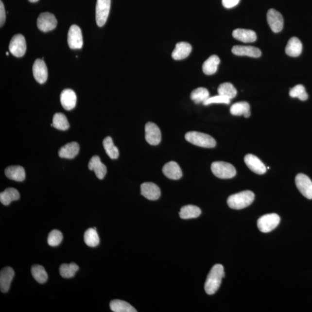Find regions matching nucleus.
Masks as SVG:
<instances>
[{"instance_id":"f257e3e1","label":"nucleus","mask_w":312,"mask_h":312,"mask_svg":"<svg viewBox=\"0 0 312 312\" xmlns=\"http://www.w3.org/2000/svg\"><path fill=\"white\" fill-rule=\"evenodd\" d=\"M225 276L224 267L222 265L216 264L213 266L208 274L205 283V290L208 295H213L218 291L223 277Z\"/></svg>"},{"instance_id":"f03ea898","label":"nucleus","mask_w":312,"mask_h":312,"mask_svg":"<svg viewBox=\"0 0 312 312\" xmlns=\"http://www.w3.org/2000/svg\"><path fill=\"white\" fill-rule=\"evenodd\" d=\"M255 200V194L249 191H243L230 195L227 204L231 209L240 210L249 207Z\"/></svg>"},{"instance_id":"7ed1b4c3","label":"nucleus","mask_w":312,"mask_h":312,"mask_svg":"<svg viewBox=\"0 0 312 312\" xmlns=\"http://www.w3.org/2000/svg\"><path fill=\"white\" fill-rule=\"evenodd\" d=\"M185 139L194 145L206 148H213L216 142L213 137L203 133L191 131L186 134Z\"/></svg>"},{"instance_id":"20e7f679","label":"nucleus","mask_w":312,"mask_h":312,"mask_svg":"<svg viewBox=\"0 0 312 312\" xmlns=\"http://www.w3.org/2000/svg\"><path fill=\"white\" fill-rule=\"evenodd\" d=\"M214 175L220 179H231L236 175L237 171L232 164L224 161H215L211 165Z\"/></svg>"},{"instance_id":"39448f33","label":"nucleus","mask_w":312,"mask_h":312,"mask_svg":"<svg viewBox=\"0 0 312 312\" xmlns=\"http://www.w3.org/2000/svg\"><path fill=\"white\" fill-rule=\"evenodd\" d=\"M280 222V216L277 214H267L259 219L258 227L260 231L264 233H268L276 228Z\"/></svg>"},{"instance_id":"423d86ee","label":"nucleus","mask_w":312,"mask_h":312,"mask_svg":"<svg viewBox=\"0 0 312 312\" xmlns=\"http://www.w3.org/2000/svg\"><path fill=\"white\" fill-rule=\"evenodd\" d=\"M111 0H97L96 19L97 25L103 27L106 22L111 8Z\"/></svg>"},{"instance_id":"0eeeda50","label":"nucleus","mask_w":312,"mask_h":312,"mask_svg":"<svg viewBox=\"0 0 312 312\" xmlns=\"http://www.w3.org/2000/svg\"><path fill=\"white\" fill-rule=\"evenodd\" d=\"M26 42L23 35H16L12 38L9 45V50L17 57H23L26 51Z\"/></svg>"},{"instance_id":"6e6552de","label":"nucleus","mask_w":312,"mask_h":312,"mask_svg":"<svg viewBox=\"0 0 312 312\" xmlns=\"http://www.w3.org/2000/svg\"><path fill=\"white\" fill-rule=\"evenodd\" d=\"M57 20L54 15L50 12H43L39 15L37 26L41 32L47 33L56 28Z\"/></svg>"},{"instance_id":"1a4fd4ad","label":"nucleus","mask_w":312,"mask_h":312,"mask_svg":"<svg viewBox=\"0 0 312 312\" xmlns=\"http://www.w3.org/2000/svg\"><path fill=\"white\" fill-rule=\"evenodd\" d=\"M296 188L304 196L309 200L312 199V181L308 176L298 173L295 177Z\"/></svg>"},{"instance_id":"9d476101","label":"nucleus","mask_w":312,"mask_h":312,"mask_svg":"<svg viewBox=\"0 0 312 312\" xmlns=\"http://www.w3.org/2000/svg\"><path fill=\"white\" fill-rule=\"evenodd\" d=\"M68 44L72 50H79L83 46V37L80 27L73 24L69 29L68 33Z\"/></svg>"},{"instance_id":"9b49d317","label":"nucleus","mask_w":312,"mask_h":312,"mask_svg":"<svg viewBox=\"0 0 312 312\" xmlns=\"http://www.w3.org/2000/svg\"><path fill=\"white\" fill-rule=\"evenodd\" d=\"M145 139L150 145L156 146L160 143L161 134L160 128L157 125L152 122H148L145 125Z\"/></svg>"},{"instance_id":"f8f14e48","label":"nucleus","mask_w":312,"mask_h":312,"mask_svg":"<svg viewBox=\"0 0 312 312\" xmlns=\"http://www.w3.org/2000/svg\"><path fill=\"white\" fill-rule=\"evenodd\" d=\"M267 21L272 31L279 33L283 28L284 20L282 15L274 9H270L267 12Z\"/></svg>"},{"instance_id":"ddd939ff","label":"nucleus","mask_w":312,"mask_h":312,"mask_svg":"<svg viewBox=\"0 0 312 312\" xmlns=\"http://www.w3.org/2000/svg\"><path fill=\"white\" fill-rule=\"evenodd\" d=\"M34 77L39 84H43L48 79V69L44 60L36 59L33 66Z\"/></svg>"},{"instance_id":"4468645a","label":"nucleus","mask_w":312,"mask_h":312,"mask_svg":"<svg viewBox=\"0 0 312 312\" xmlns=\"http://www.w3.org/2000/svg\"><path fill=\"white\" fill-rule=\"evenodd\" d=\"M244 161L251 171L259 175H262L267 171V168L265 165L255 155L251 154L246 155Z\"/></svg>"},{"instance_id":"2eb2a0df","label":"nucleus","mask_w":312,"mask_h":312,"mask_svg":"<svg viewBox=\"0 0 312 312\" xmlns=\"http://www.w3.org/2000/svg\"><path fill=\"white\" fill-rule=\"evenodd\" d=\"M140 192L148 200L155 201L160 197L161 191L157 185L152 182L143 183L140 186Z\"/></svg>"},{"instance_id":"dca6fc26","label":"nucleus","mask_w":312,"mask_h":312,"mask_svg":"<svg viewBox=\"0 0 312 312\" xmlns=\"http://www.w3.org/2000/svg\"><path fill=\"white\" fill-rule=\"evenodd\" d=\"M232 52L235 55L240 56H249L258 58L261 56V52L260 49L252 46H234L232 48Z\"/></svg>"},{"instance_id":"f3484780","label":"nucleus","mask_w":312,"mask_h":312,"mask_svg":"<svg viewBox=\"0 0 312 312\" xmlns=\"http://www.w3.org/2000/svg\"><path fill=\"white\" fill-rule=\"evenodd\" d=\"M77 101L75 91L67 88L60 94V102L64 109L70 111L75 108Z\"/></svg>"},{"instance_id":"a211bd4d","label":"nucleus","mask_w":312,"mask_h":312,"mask_svg":"<svg viewBox=\"0 0 312 312\" xmlns=\"http://www.w3.org/2000/svg\"><path fill=\"white\" fill-rule=\"evenodd\" d=\"M15 272L10 267H5L0 272V289L2 293H7L10 288Z\"/></svg>"},{"instance_id":"6ab92c4d","label":"nucleus","mask_w":312,"mask_h":312,"mask_svg":"<svg viewBox=\"0 0 312 312\" xmlns=\"http://www.w3.org/2000/svg\"><path fill=\"white\" fill-rule=\"evenodd\" d=\"M88 169L94 171L99 179H103L105 177L107 172L106 167L101 161L99 156H93L88 164Z\"/></svg>"},{"instance_id":"aec40b11","label":"nucleus","mask_w":312,"mask_h":312,"mask_svg":"<svg viewBox=\"0 0 312 312\" xmlns=\"http://www.w3.org/2000/svg\"><path fill=\"white\" fill-rule=\"evenodd\" d=\"M192 51L191 44L186 42L177 43L172 53L173 59L175 60H181L189 56Z\"/></svg>"},{"instance_id":"412c9836","label":"nucleus","mask_w":312,"mask_h":312,"mask_svg":"<svg viewBox=\"0 0 312 312\" xmlns=\"http://www.w3.org/2000/svg\"><path fill=\"white\" fill-rule=\"evenodd\" d=\"M163 173L168 178L173 180H178L183 175L181 168L175 161H170L164 165Z\"/></svg>"},{"instance_id":"4be33fe9","label":"nucleus","mask_w":312,"mask_h":312,"mask_svg":"<svg viewBox=\"0 0 312 312\" xmlns=\"http://www.w3.org/2000/svg\"><path fill=\"white\" fill-rule=\"evenodd\" d=\"M79 150L80 146L77 142H69L59 149V155L61 158L72 159L78 155Z\"/></svg>"},{"instance_id":"5701e85b","label":"nucleus","mask_w":312,"mask_h":312,"mask_svg":"<svg viewBox=\"0 0 312 312\" xmlns=\"http://www.w3.org/2000/svg\"><path fill=\"white\" fill-rule=\"evenodd\" d=\"M232 36L235 39L244 43H252L257 39L256 33L251 30L238 29L232 32Z\"/></svg>"},{"instance_id":"b1692460","label":"nucleus","mask_w":312,"mask_h":312,"mask_svg":"<svg viewBox=\"0 0 312 312\" xmlns=\"http://www.w3.org/2000/svg\"><path fill=\"white\" fill-rule=\"evenodd\" d=\"M5 174L8 178L17 182H22L26 177L25 171L19 166H12L5 170Z\"/></svg>"},{"instance_id":"393cba45","label":"nucleus","mask_w":312,"mask_h":312,"mask_svg":"<svg viewBox=\"0 0 312 312\" xmlns=\"http://www.w3.org/2000/svg\"><path fill=\"white\" fill-rule=\"evenodd\" d=\"M302 44L298 38L292 37L289 39L286 47V53L289 56L298 57L302 53Z\"/></svg>"},{"instance_id":"a878e982","label":"nucleus","mask_w":312,"mask_h":312,"mask_svg":"<svg viewBox=\"0 0 312 312\" xmlns=\"http://www.w3.org/2000/svg\"><path fill=\"white\" fill-rule=\"evenodd\" d=\"M220 63L219 57L216 55H212L208 58L203 65V71L205 74L211 75L215 73Z\"/></svg>"},{"instance_id":"bb28decb","label":"nucleus","mask_w":312,"mask_h":312,"mask_svg":"<svg viewBox=\"0 0 312 312\" xmlns=\"http://www.w3.org/2000/svg\"><path fill=\"white\" fill-rule=\"evenodd\" d=\"M19 191L16 189L12 188L6 189L0 194V201L5 206L10 205L12 201L19 200Z\"/></svg>"},{"instance_id":"cd10ccee","label":"nucleus","mask_w":312,"mask_h":312,"mask_svg":"<svg viewBox=\"0 0 312 312\" xmlns=\"http://www.w3.org/2000/svg\"><path fill=\"white\" fill-rule=\"evenodd\" d=\"M201 214V210L198 207L188 205L180 209L179 216L183 219H190L197 218Z\"/></svg>"},{"instance_id":"c85d7f7f","label":"nucleus","mask_w":312,"mask_h":312,"mask_svg":"<svg viewBox=\"0 0 312 312\" xmlns=\"http://www.w3.org/2000/svg\"><path fill=\"white\" fill-rule=\"evenodd\" d=\"M230 112L232 115H243L244 118H249L250 116L249 104L245 102L235 103L231 106Z\"/></svg>"},{"instance_id":"c756f323","label":"nucleus","mask_w":312,"mask_h":312,"mask_svg":"<svg viewBox=\"0 0 312 312\" xmlns=\"http://www.w3.org/2000/svg\"><path fill=\"white\" fill-rule=\"evenodd\" d=\"M110 308L114 312H137L133 306L124 301L115 299L110 302Z\"/></svg>"},{"instance_id":"7c9ffc66","label":"nucleus","mask_w":312,"mask_h":312,"mask_svg":"<svg viewBox=\"0 0 312 312\" xmlns=\"http://www.w3.org/2000/svg\"><path fill=\"white\" fill-rule=\"evenodd\" d=\"M104 149L109 157L113 160H115L119 157V150L113 142L111 137H107L103 140Z\"/></svg>"},{"instance_id":"2f4dec72","label":"nucleus","mask_w":312,"mask_h":312,"mask_svg":"<svg viewBox=\"0 0 312 312\" xmlns=\"http://www.w3.org/2000/svg\"><path fill=\"white\" fill-rule=\"evenodd\" d=\"M218 94L229 100L234 99L237 96V91L233 85L229 82H225L220 85L218 89Z\"/></svg>"},{"instance_id":"473e14b6","label":"nucleus","mask_w":312,"mask_h":312,"mask_svg":"<svg viewBox=\"0 0 312 312\" xmlns=\"http://www.w3.org/2000/svg\"><path fill=\"white\" fill-rule=\"evenodd\" d=\"M84 241L88 246L96 247L100 243V238L95 228H89L86 231L84 234Z\"/></svg>"},{"instance_id":"72a5a7b5","label":"nucleus","mask_w":312,"mask_h":312,"mask_svg":"<svg viewBox=\"0 0 312 312\" xmlns=\"http://www.w3.org/2000/svg\"><path fill=\"white\" fill-rule=\"evenodd\" d=\"M53 127L57 130L65 131L68 130L69 124L65 115L62 113H56L53 117Z\"/></svg>"},{"instance_id":"f704fd0d","label":"nucleus","mask_w":312,"mask_h":312,"mask_svg":"<svg viewBox=\"0 0 312 312\" xmlns=\"http://www.w3.org/2000/svg\"><path fill=\"white\" fill-rule=\"evenodd\" d=\"M191 98L195 104L203 103L209 99V93L206 88L198 87L192 91Z\"/></svg>"},{"instance_id":"c9c22d12","label":"nucleus","mask_w":312,"mask_h":312,"mask_svg":"<svg viewBox=\"0 0 312 312\" xmlns=\"http://www.w3.org/2000/svg\"><path fill=\"white\" fill-rule=\"evenodd\" d=\"M32 274L33 277L39 283H44L48 280V276L47 272L41 265H35L33 266Z\"/></svg>"},{"instance_id":"e433bc0d","label":"nucleus","mask_w":312,"mask_h":312,"mask_svg":"<svg viewBox=\"0 0 312 312\" xmlns=\"http://www.w3.org/2000/svg\"><path fill=\"white\" fill-rule=\"evenodd\" d=\"M78 270L79 267L75 263L63 264L60 267V274L63 277L71 278L75 276Z\"/></svg>"},{"instance_id":"4c0bfd02","label":"nucleus","mask_w":312,"mask_h":312,"mask_svg":"<svg viewBox=\"0 0 312 312\" xmlns=\"http://www.w3.org/2000/svg\"><path fill=\"white\" fill-rule=\"evenodd\" d=\"M289 94L290 97L298 98L301 101H306L308 99V94L306 92L305 87L302 85H296L295 87L291 88Z\"/></svg>"},{"instance_id":"58836bf2","label":"nucleus","mask_w":312,"mask_h":312,"mask_svg":"<svg viewBox=\"0 0 312 312\" xmlns=\"http://www.w3.org/2000/svg\"><path fill=\"white\" fill-rule=\"evenodd\" d=\"M63 239L62 232L57 229H54L48 235V243L51 246H57L62 243Z\"/></svg>"},{"instance_id":"ea45409f","label":"nucleus","mask_w":312,"mask_h":312,"mask_svg":"<svg viewBox=\"0 0 312 312\" xmlns=\"http://www.w3.org/2000/svg\"><path fill=\"white\" fill-rule=\"evenodd\" d=\"M230 100H231L227 99V98L218 95V96L209 97L206 102L203 103V104L206 106L209 105L210 104H225L228 105V104H230Z\"/></svg>"},{"instance_id":"a19ab883","label":"nucleus","mask_w":312,"mask_h":312,"mask_svg":"<svg viewBox=\"0 0 312 312\" xmlns=\"http://www.w3.org/2000/svg\"><path fill=\"white\" fill-rule=\"evenodd\" d=\"M240 1V0H222V4L225 8L229 9L235 7Z\"/></svg>"},{"instance_id":"79ce46f5","label":"nucleus","mask_w":312,"mask_h":312,"mask_svg":"<svg viewBox=\"0 0 312 312\" xmlns=\"http://www.w3.org/2000/svg\"><path fill=\"white\" fill-rule=\"evenodd\" d=\"M6 19L5 10L4 5L1 0L0 1V26L1 27L4 25Z\"/></svg>"},{"instance_id":"37998d69","label":"nucleus","mask_w":312,"mask_h":312,"mask_svg":"<svg viewBox=\"0 0 312 312\" xmlns=\"http://www.w3.org/2000/svg\"><path fill=\"white\" fill-rule=\"evenodd\" d=\"M30 2H36L39 1V0H29Z\"/></svg>"},{"instance_id":"c03bdc74","label":"nucleus","mask_w":312,"mask_h":312,"mask_svg":"<svg viewBox=\"0 0 312 312\" xmlns=\"http://www.w3.org/2000/svg\"><path fill=\"white\" fill-rule=\"evenodd\" d=\"M6 55H7V56H8V55H9L8 52H6Z\"/></svg>"}]
</instances>
